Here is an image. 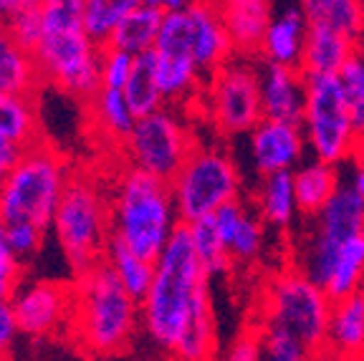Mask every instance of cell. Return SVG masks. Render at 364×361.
I'll list each match as a JSON object with an SVG mask.
<instances>
[{"label":"cell","instance_id":"9","mask_svg":"<svg viewBox=\"0 0 364 361\" xmlns=\"http://www.w3.org/2000/svg\"><path fill=\"white\" fill-rule=\"evenodd\" d=\"M304 141L311 159L326 164L349 162L359 147L339 76H306V102L301 119Z\"/></svg>","mask_w":364,"mask_h":361},{"label":"cell","instance_id":"17","mask_svg":"<svg viewBox=\"0 0 364 361\" xmlns=\"http://www.w3.org/2000/svg\"><path fill=\"white\" fill-rule=\"evenodd\" d=\"M213 222H215L218 235H220L233 263H250L261 255L263 240H266V225L253 210L245 208L243 200H235V203L220 208L213 215Z\"/></svg>","mask_w":364,"mask_h":361},{"label":"cell","instance_id":"22","mask_svg":"<svg viewBox=\"0 0 364 361\" xmlns=\"http://www.w3.org/2000/svg\"><path fill=\"white\" fill-rule=\"evenodd\" d=\"M41 74L31 51H26L11 33L6 21H0V91L18 96H36Z\"/></svg>","mask_w":364,"mask_h":361},{"label":"cell","instance_id":"47","mask_svg":"<svg viewBox=\"0 0 364 361\" xmlns=\"http://www.w3.org/2000/svg\"><path fill=\"white\" fill-rule=\"evenodd\" d=\"M314 361H344V359H339V356H331V354H326V351H318V354L314 356Z\"/></svg>","mask_w":364,"mask_h":361},{"label":"cell","instance_id":"28","mask_svg":"<svg viewBox=\"0 0 364 361\" xmlns=\"http://www.w3.org/2000/svg\"><path fill=\"white\" fill-rule=\"evenodd\" d=\"M159 26H162V13L152 11L147 6H139L114 28L107 45H112L117 51L129 53V56L149 53L154 51V43H157Z\"/></svg>","mask_w":364,"mask_h":361},{"label":"cell","instance_id":"18","mask_svg":"<svg viewBox=\"0 0 364 361\" xmlns=\"http://www.w3.org/2000/svg\"><path fill=\"white\" fill-rule=\"evenodd\" d=\"M306 33H309V23L299 6H291L281 13H273L261 45L263 63L299 68Z\"/></svg>","mask_w":364,"mask_h":361},{"label":"cell","instance_id":"30","mask_svg":"<svg viewBox=\"0 0 364 361\" xmlns=\"http://www.w3.org/2000/svg\"><path fill=\"white\" fill-rule=\"evenodd\" d=\"M362 288H364V240L357 235L339 248L324 291L331 301H341V298H349V296H357Z\"/></svg>","mask_w":364,"mask_h":361},{"label":"cell","instance_id":"12","mask_svg":"<svg viewBox=\"0 0 364 361\" xmlns=\"http://www.w3.org/2000/svg\"><path fill=\"white\" fill-rule=\"evenodd\" d=\"M195 147L198 141L188 122L172 107H162L147 117H139L122 144L129 167L165 182H170L180 172Z\"/></svg>","mask_w":364,"mask_h":361},{"label":"cell","instance_id":"6","mask_svg":"<svg viewBox=\"0 0 364 361\" xmlns=\"http://www.w3.org/2000/svg\"><path fill=\"white\" fill-rule=\"evenodd\" d=\"M68 177L71 172L66 159L56 149L41 139L26 147L11 175L0 185V222H33L51 230Z\"/></svg>","mask_w":364,"mask_h":361},{"label":"cell","instance_id":"20","mask_svg":"<svg viewBox=\"0 0 364 361\" xmlns=\"http://www.w3.org/2000/svg\"><path fill=\"white\" fill-rule=\"evenodd\" d=\"M311 220H314L311 232L326 237L331 243H347V240L357 237L359 230H362L364 200L359 198L347 182H341V187L334 192V198Z\"/></svg>","mask_w":364,"mask_h":361},{"label":"cell","instance_id":"42","mask_svg":"<svg viewBox=\"0 0 364 361\" xmlns=\"http://www.w3.org/2000/svg\"><path fill=\"white\" fill-rule=\"evenodd\" d=\"M21 328H18L16 311H13L11 301H0V361H6L8 354L16 346Z\"/></svg>","mask_w":364,"mask_h":361},{"label":"cell","instance_id":"34","mask_svg":"<svg viewBox=\"0 0 364 361\" xmlns=\"http://www.w3.org/2000/svg\"><path fill=\"white\" fill-rule=\"evenodd\" d=\"M139 6H142V0H84L86 33L99 45H107L114 28Z\"/></svg>","mask_w":364,"mask_h":361},{"label":"cell","instance_id":"24","mask_svg":"<svg viewBox=\"0 0 364 361\" xmlns=\"http://www.w3.org/2000/svg\"><path fill=\"white\" fill-rule=\"evenodd\" d=\"M256 215L261 222L273 230H289L296 222L299 205L294 192V175L279 172V175L258 177L256 187Z\"/></svg>","mask_w":364,"mask_h":361},{"label":"cell","instance_id":"40","mask_svg":"<svg viewBox=\"0 0 364 361\" xmlns=\"http://www.w3.org/2000/svg\"><path fill=\"white\" fill-rule=\"evenodd\" d=\"M8 28H11V33L16 36V41L26 48V51L33 53L36 43H38V38H41L38 8H31V11L21 13V16H16L13 21H8Z\"/></svg>","mask_w":364,"mask_h":361},{"label":"cell","instance_id":"32","mask_svg":"<svg viewBox=\"0 0 364 361\" xmlns=\"http://www.w3.org/2000/svg\"><path fill=\"white\" fill-rule=\"evenodd\" d=\"M0 136L16 141L23 149L38 141V112L33 96L0 91Z\"/></svg>","mask_w":364,"mask_h":361},{"label":"cell","instance_id":"19","mask_svg":"<svg viewBox=\"0 0 364 361\" xmlns=\"http://www.w3.org/2000/svg\"><path fill=\"white\" fill-rule=\"evenodd\" d=\"M326 354L344 361L364 359V296H349L331 303L329 328H326Z\"/></svg>","mask_w":364,"mask_h":361},{"label":"cell","instance_id":"29","mask_svg":"<svg viewBox=\"0 0 364 361\" xmlns=\"http://www.w3.org/2000/svg\"><path fill=\"white\" fill-rule=\"evenodd\" d=\"M89 114L91 122L99 126V131L107 134L109 139L119 141V144H124L136 122V114L132 112L124 94L117 89H104V86L89 99Z\"/></svg>","mask_w":364,"mask_h":361},{"label":"cell","instance_id":"39","mask_svg":"<svg viewBox=\"0 0 364 361\" xmlns=\"http://www.w3.org/2000/svg\"><path fill=\"white\" fill-rule=\"evenodd\" d=\"M215 361H261V336H258V328H245V331H240L238 336L215 356Z\"/></svg>","mask_w":364,"mask_h":361},{"label":"cell","instance_id":"16","mask_svg":"<svg viewBox=\"0 0 364 361\" xmlns=\"http://www.w3.org/2000/svg\"><path fill=\"white\" fill-rule=\"evenodd\" d=\"M306 102V76L301 68L261 63V109L263 119L299 124Z\"/></svg>","mask_w":364,"mask_h":361},{"label":"cell","instance_id":"45","mask_svg":"<svg viewBox=\"0 0 364 361\" xmlns=\"http://www.w3.org/2000/svg\"><path fill=\"white\" fill-rule=\"evenodd\" d=\"M41 0H0V21H13L21 13L31 11V8H38Z\"/></svg>","mask_w":364,"mask_h":361},{"label":"cell","instance_id":"43","mask_svg":"<svg viewBox=\"0 0 364 361\" xmlns=\"http://www.w3.org/2000/svg\"><path fill=\"white\" fill-rule=\"evenodd\" d=\"M23 154V147L16 144V141L6 139V136H0V185L11 175V170L16 167V162L21 159Z\"/></svg>","mask_w":364,"mask_h":361},{"label":"cell","instance_id":"25","mask_svg":"<svg viewBox=\"0 0 364 361\" xmlns=\"http://www.w3.org/2000/svg\"><path fill=\"white\" fill-rule=\"evenodd\" d=\"M304 18L311 28H326L344 38H364V3L362 0H299Z\"/></svg>","mask_w":364,"mask_h":361},{"label":"cell","instance_id":"5","mask_svg":"<svg viewBox=\"0 0 364 361\" xmlns=\"http://www.w3.org/2000/svg\"><path fill=\"white\" fill-rule=\"evenodd\" d=\"M51 232L76 276L102 263L112 240V192L104 190L97 177L71 172Z\"/></svg>","mask_w":364,"mask_h":361},{"label":"cell","instance_id":"7","mask_svg":"<svg viewBox=\"0 0 364 361\" xmlns=\"http://www.w3.org/2000/svg\"><path fill=\"white\" fill-rule=\"evenodd\" d=\"M331 303L324 288L309 281L299 268H286L266 283L261 326L279 328L318 354L326 346Z\"/></svg>","mask_w":364,"mask_h":361},{"label":"cell","instance_id":"14","mask_svg":"<svg viewBox=\"0 0 364 361\" xmlns=\"http://www.w3.org/2000/svg\"><path fill=\"white\" fill-rule=\"evenodd\" d=\"M306 141L299 124L261 119L248 134L250 167L258 177L294 172L304 162Z\"/></svg>","mask_w":364,"mask_h":361},{"label":"cell","instance_id":"50","mask_svg":"<svg viewBox=\"0 0 364 361\" xmlns=\"http://www.w3.org/2000/svg\"><path fill=\"white\" fill-rule=\"evenodd\" d=\"M362 3H364V0H362Z\"/></svg>","mask_w":364,"mask_h":361},{"label":"cell","instance_id":"11","mask_svg":"<svg viewBox=\"0 0 364 361\" xmlns=\"http://www.w3.org/2000/svg\"><path fill=\"white\" fill-rule=\"evenodd\" d=\"M200 107L218 134H250L263 119L261 66L256 58L233 56L205 79Z\"/></svg>","mask_w":364,"mask_h":361},{"label":"cell","instance_id":"41","mask_svg":"<svg viewBox=\"0 0 364 361\" xmlns=\"http://www.w3.org/2000/svg\"><path fill=\"white\" fill-rule=\"evenodd\" d=\"M341 84L347 94H362L364 96V38L354 45L352 58L347 61V66L341 68L339 74Z\"/></svg>","mask_w":364,"mask_h":361},{"label":"cell","instance_id":"23","mask_svg":"<svg viewBox=\"0 0 364 361\" xmlns=\"http://www.w3.org/2000/svg\"><path fill=\"white\" fill-rule=\"evenodd\" d=\"M294 192H296V205L299 212L306 217H316L324 205L334 198V192L341 187L339 167L326 162H301L294 172Z\"/></svg>","mask_w":364,"mask_h":361},{"label":"cell","instance_id":"49","mask_svg":"<svg viewBox=\"0 0 364 361\" xmlns=\"http://www.w3.org/2000/svg\"><path fill=\"white\" fill-rule=\"evenodd\" d=\"M359 293H362V296H364V288H362V291H359Z\"/></svg>","mask_w":364,"mask_h":361},{"label":"cell","instance_id":"33","mask_svg":"<svg viewBox=\"0 0 364 361\" xmlns=\"http://www.w3.org/2000/svg\"><path fill=\"white\" fill-rule=\"evenodd\" d=\"M185 227H188V232H190V243H193L195 255H198V260L203 263L205 271H208V276L210 278L223 276V273L230 271L233 258H230L228 248L223 245L213 217H205V220H198Z\"/></svg>","mask_w":364,"mask_h":361},{"label":"cell","instance_id":"36","mask_svg":"<svg viewBox=\"0 0 364 361\" xmlns=\"http://www.w3.org/2000/svg\"><path fill=\"white\" fill-rule=\"evenodd\" d=\"M132 66H134V56H129L124 51H117L112 45H104L102 61H99V81H102L104 89L122 91L132 74Z\"/></svg>","mask_w":364,"mask_h":361},{"label":"cell","instance_id":"38","mask_svg":"<svg viewBox=\"0 0 364 361\" xmlns=\"http://www.w3.org/2000/svg\"><path fill=\"white\" fill-rule=\"evenodd\" d=\"M23 283V260L13 253L6 237V225L0 222V301H11Z\"/></svg>","mask_w":364,"mask_h":361},{"label":"cell","instance_id":"27","mask_svg":"<svg viewBox=\"0 0 364 361\" xmlns=\"http://www.w3.org/2000/svg\"><path fill=\"white\" fill-rule=\"evenodd\" d=\"M104 263L109 266V271L117 276V281L127 288V293L134 301H142L147 296L149 286L154 278V263L142 255H136L132 248H127L122 240L112 237L104 253Z\"/></svg>","mask_w":364,"mask_h":361},{"label":"cell","instance_id":"21","mask_svg":"<svg viewBox=\"0 0 364 361\" xmlns=\"http://www.w3.org/2000/svg\"><path fill=\"white\" fill-rule=\"evenodd\" d=\"M354 45H357L354 41L344 38L334 31L309 26L299 68L304 76H339L341 68L352 58Z\"/></svg>","mask_w":364,"mask_h":361},{"label":"cell","instance_id":"1","mask_svg":"<svg viewBox=\"0 0 364 361\" xmlns=\"http://www.w3.org/2000/svg\"><path fill=\"white\" fill-rule=\"evenodd\" d=\"M142 326L172 361H215L218 326L210 276L198 260L185 225L154 260V278L139 301Z\"/></svg>","mask_w":364,"mask_h":361},{"label":"cell","instance_id":"44","mask_svg":"<svg viewBox=\"0 0 364 361\" xmlns=\"http://www.w3.org/2000/svg\"><path fill=\"white\" fill-rule=\"evenodd\" d=\"M349 162H352V172H349L347 185L364 200V141L357 147V152H354V157Z\"/></svg>","mask_w":364,"mask_h":361},{"label":"cell","instance_id":"31","mask_svg":"<svg viewBox=\"0 0 364 361\" xmlns=\"http://www.w3.org/2000/svg\"><path fill=\"white\" fill-rule=\"evenodd\" d=\"M122 94H124V99L129 102L136 119L147 117V114L165 107L162 94H159V84H157V61H154V51L134 56V66H132V74H129V79H127Z\"/></svg>","mask_w":364,"mask_h":361},{"label":"cell","instance_id":"15","mask_svg":"<svg viewBox=\"0 0 364 361\" xmlns=\"http://www.w3.org/2000/svg\"><path fill=\"white\" fill-rule=\"evenodd\" d=\"M235 56L258 58L273 18V0H213Z\"/></svg>","mask_w":364,"mask_h":361},{"label":"cell","instance_id":"2","mask_svg":"<svg viewBox=\"0 0 364 361\" xmlns=\"http://www.w3.org/2000/svg\"><path fill=\"white\" fill-rule=\"evenodd\" d=\"M38 13L41 38L31 56L41 81L76 99H91L102 89L99 61L104 45L86 33L84 0H41Z\"/></svg>","mask_w":364,"mask_h":361},{"label":"cell","instance_id":"26","mask_svg":"<svg viewBox=\"0 0 364 361\" xmlns=\"http://www.w3.org/2000/svg\"><path fill=\"white\" fill-rule=\"evenodd\" d=\"M154 61H157V84L165 107H182V104L200 102L205 89V76L190 58L154 53Z\"/></svg>","mask_w":364,"mask_h":361},{"label":"cell","instance_id":"4","mask_svg":"<svg viewBox=\"0 0 364 361\" xmlns=\"http://www.w3.org/2000/svg\"><path fill=\"white\" fill-rule=\"evenodd\" d=\"M177 227L170 182L127 164L112 187V237L154 263Z\"/></svg>","mask_w":364,"mask_h":361},{"label":"cell","instance_id":"8","mask_svg":"<svg viewBox=\"0 0 364 361\" xmlns=\"http://www.w3.org/2000/svg\"><path fill=\"white\" fill-rule=\"evenodd\" d=\"M180 225L213 217L220 208L240 200L243 177L235 159L220 147H195L188 162L170 180Z\"/></svg>","mask_w":364,"mask_h":361},{"label":"cell","instance_id":"48","mask_svg":"<svg viewBox=\"0 0 364 361\" xmlns=\"http://www.w3.org/2000/svg\"><path fill=\"white\" fill-rule=\"evenodd\" d=\"M359 237L364 240V220H362V230H359Z\"/></svg>","mask_w":364,"mask_h":361},{"label":"cell","instance_id":"10","mask_svg":"<svg viewBox=\"0 0 364 361\" xmlns=\"http://www.w3.org/2000/svg\"><path fill=\"white\" fill-rule=\"evenodd\" d=\"M154 53L190 58L203 71L205 79L235 56L213 0H193L182 11L165 13Z\"/></svg>","mask_w":364,"mask_h":361},{"label":"cell","instance_id":"3","mask_svg":"<svg viewBox=\"0 0 364 361\" xmlns=\"http://www.w3.org/2000/svg\"><path fill=\"white\" fill-rule=\"evenodd\" d=\"M142 321L139 301L117 281L107 263L76 276L68 331L91 356H114L129 349Z\"/></svg>","mask_w":364,"mask_h":361},{"label":"cell","instance_id":"46","mask_svg":"<svg viewBox=\"0 0 364 361\" xmlns=\"http://www.w3.org/2000/svg\"><path fill=\"white\" fill-rule=\"evenodd\" d=\"M193 0H142V6L152 8L157 13H175V11H182V8H188Z\"/></svg>","mask_w":364,"mask_h":361},{"label":"cell","instance_id":"35","mask_svg":"<svg viewBox=\"0 0 364 361\" xmlns=\"http://www.w3.org/2000/svg\"><path fill=\"white\" fill-rule=\"evenodd\" d=\"M261 336V361H314V351L299 339L271 326H258Z\"/></svg>","mask_w":364,"mask_h":361},{"label":"cell","instance_id":"13","mask_svg":"<svg viewBox=\"0 0 364 361\" xmlns=\"http://www.w3.org/2000/svg\"><path fill=\"white\" fill-rule=\"evenodd\" d=\"M18 328L31 339H48L66 331L74 308V286L61 281L21 283L11 298Z\"/></svg>","mask_w":364,"mask_h":361},{"label":"cell","instance_id":"37","mask_svg":"<svg viewBox=\"0 0 364 361\" xmlns=\"http://www.w3.org/2000/svg\"><path fill=\"white\" fill-rule=\"evenodd\" d=\"M46 232L48 230L33 225V222H11V225H6L8 245H11L13 253L21 260L33 258V255H38L43 250Z\"/></svg>","mask_w":364,"mask_h":361}]
</instances>
